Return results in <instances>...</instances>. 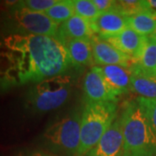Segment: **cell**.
Masks as SVG:
<instances>
[{
	"mask_svg": "<svg viewBox=\"0 0 156 156\" xmlns=\"http://www.w3.org/2000/svg\"><path fill=\"white\" fill-rule=\"evenodd\" d=\"M72 65L56 37L7 33L0 37V88L37 83L65 73Z\"/></svg>",
	"mask_w": 156,
	"mask_h": 156,
	"instance_id": "1",
	"label": "cell"
},
{
	"mask_svg": "<svg viewBox=\"0 0 156 156\" xmlns=\"http://www.w3.org/2000/svg\"><path fill=\"white\" fill-rule=\"evenodd\" d=\"M122 156H156V134L135 100L124 102L119 116Z\"/></svg>",
	"mask_w": 156,
	"mask_h": 156,
	"instance_id": "2",
	"label": "cell"
},
{
	"mask_svg": "<svg viewBox=\"0 0 156 156\" xmlns=\"http://www.w3.org/2000/svg\"><path fill=\"white\" fill-rule=\"evenodd\" d=\"M118 107L113 101H85L82 111L80 145L76 156H85L100 140L117 118Z\"/></svg>",
	"mask_w": 156,
	"mask_h": 156,
	"instance_id": "3",
	"label": "cell"
},
{
	"mask_svg": "<svg viewBox=\"0 0 156 156\" xmlns=\"http://www.w3.org/2000/svg\"><path fill=\"white\" fill-rule=\"evenodd\" d=\"M73 89L70 75L62 74L33 84L27 91L25 106L33 113H45L58 108L69 99Z\"/></svg>",
	"mask_w": 156,
	"mask_h": 156,
	"instance_id": "4",
	"label": "cell"
},
{
	"mask_svg": "<svg viewBox=\"0 0 156 156\" xmlns=\"http://www.w3.org/2000/svg\"><path fill=\"white\" fill-rule=\"evenodd\" d=\"M82 112L68 115L45 130L43 134L50 147L68 156H76L80 145Z\"/></svg>",
	"mask_w": 156,
	"mask_h": 156,
	"instance_id": "5",
	"label": "cell"
},
{
	"mask_svg": "<svg viewBox=\"0 0 156 156\" xmlns=\"http://www.w3.org/2000/svg\"><path fill=\"white\" fill-rule=\"evenodd\" d=\"M16 4V3H15ZM15 4L8 9L5 26L8 33H20L56 37L59 24L44 13L18 8Z\"/></svg>",
	"mask_w": 156,
	"mask_h": 156,
	"instance_id": "6",
	"label": "cell"
},
{
	"mask_svg": "<svg viewBox=\"0 0 156 156\" xmlns=\"http://www.w3.org/2000/svg\"><path fill=\"white\" fill-rule=\"evenodd\" d=\"M83 92L85 101L117 102L119 99L96 66L91 67L84 77Z\"/></svg>",
	"mask_w": 156,
	"mask_h": 156,
	"instance_id": "7",
	"label": "cell"
},
{
	"mask_svg": "<svg viewBox=\"0 0 156 156\" xmlns=\"http://www.w3.org/2000/svg\"><path fill=\"white\" fill-rule=\"evenodd\" d=\"M90 40L94 62L96 66L122 65L129 67L134 62V60L130 56L117 50L115 46L99 36L95 35Z\"/></svg>",
	"mask_w": 156,
	"mask_h": 156,
	"instance_id": "8",
	"label": "cell"
},
{
	"mask_svg": "<svg viewBox=\"0 0 156 156\" xmlns=\"http://www.w3.org/2000/svg\"><path fill=\"white\" fill-rule=\"evenodd\" d=\"M123 136L119 117L112 123L97 144L85 156H122Z\"/></svg>",
	"mask_w": 156,
	"mask_h": 156,
	"instance_id": "9",
	"label": "cell"
},
{
	"mask_svg": "<svg viewBox=\"0 0 156 156\" xmlns=\"http://www.w3.org/2000/svg\"><path fill=\"white\" fill-rule=\"evenodd\" d=\"M91 24L95 35L106 38L118 35L128 28V17L115 8L101 13L99 17L91 21Z\"/></svg>",
	"mask_w": 156,
	"mask_h": 156,
	"instance_id": "10",
	"label": "cell"
},
{
	"mask_svg": "<svg viewBox=\"0 0 156 156\" xmlns=\"http://www.w3.org/2000/svg\"><path fill=\"white\" fill-rule=\"evenodd\" d=\"M147 38V37L141 36L128 27L118 35L104 39L135 62L139 59L144 49Z\"/></svg>",
	"mask_w": 156,
	"mask_h": 156,
	"instance_id": "11",
	"label": "cell"
},
{
	"mask_svg": "<svg viewBox=\"0 0 156 156\" xmlns=\"http://www.w3.org/2000/svg\"><path fill=\"white\" fill-rule=\"evenodd\" d=\"M95 35L91 21L75 14L66 22L59 25L56 38L65 45L71 40L90 39Z\"/></svg>",
	"mask_w": 156,
	"mask_h": 156,
	"instance_id": "12",
	"label": "cell"
},
{
	"mask_svg": "<svg viewBox=\"0 0 156 156\" xmlns=\"http://www.w3.org/2000/svg\"><path fill=\"white\" fill-rule=\"evenodd\" d=\"M109 87L118 96L130 91L131 69L122 65L96 66Z\"/></svg>",
	"mask_w": 156,
	"mask_h": 156,
	"instance_id": "13",
	"label": "cell"
},
{
	"mask_svg": "<svg viewBox=\"0 0 156 156\" xmlns=\"http://www.w3.org/2000/svg\"><path fill=\"white\" fill-rule=\"evenodd\" d=\"M74 66H92L95 62L90 39H75L64 45Z\"/></svg>",
	"mask_w": 156,
	"mask_h": 156,
	"instance_id": "14",
	"label": "cell"
},
{
	"mask_svg": "<svg viewBox=\"0 0 156 156\" xmlns=\"http://www.w3.org/2000/svg\"><path fill=\"white\" fill-rule=\"evenodd\" d=\"M131 69V83L130 91L146 99H156V77L147 76L141 72L134 64Z\"/></svg>",
	"mask_w": 156,
	"mask_h": 156,
	"instance_id": "15",
	"label": "cell"
},
{
	"mask_svg": "<svg viewBox=\"0 0 156 156\" xmlns=\"http://www.w3.org/2000/svg\"><path fill=\"white\" fill-rule=\"evenodd\" d=\"M128 26L141 36L150 37L156 29V11L147 8L128 17Z\"/></svg>",
	"mask_w": 156,
	"mask_h": 156,
	"instance_id": "16",
	"label": "cell"
},
{
	"mask_svg": "<svg viewBox=\"0 0 156 156\" xmlns=\"http://www.w3.org/2000/svg\"><path fill=\"white\" fill-rule=\"evenodd\" d=\"M134 64L141 72L156 77V39L152 36L147 37L144 49Z\"/></svg>",
	"mask_w": 156,
	"mask_h": 156,
	"instance_id": "17",
	"label": "cell"
},
{
	"mask_svg": "<svg viewBox=\"0 0 156 156\" xmlns=\"http://www.w3.org/2000/svg\"><path fill=\"white\" fill-rule=\"evenodd\" d=\"M44 14L60 25L75 15L73 0H57L56 5L45 11Z\"/></svg>",
	"mask_w": 156,
	"mask_h": 156,
	"instance_id": "18",
	"label": "cell"
},
{
	"mask_svg": "<svg viewBox=\"0 0 156 156\" xmlns=\"http://www.w3.org/2000/svg\"><path fill=\"white\" fill-rule=\"evenodd\" d=\"M75 14L93 21L100 16V12L95 7L92 0H73Z\"/></svg>",
	"mask_w": 156,
	"mask_h": 156,
	"instance_id": "19",
	"label": "cell"
},
{
	"mask_svg": "<svg viewBox=\"0 0 156 156\" xmlns=\"http://www.w3.org/2000/svg\"><path fill=\"white\" fill-rule=\"evenodd\" d=\"M147 8V0H120L115 3V9L128 17Z\"/></svg>",
	"mask_w": 156,
	"mask_h": 156,
	"instance_id": "20",
	"label": "cell"
},
{
	"mask_svg": "<svg viewBox=\"0 0 156 156\" xmlns=\"http://www.w3.org/2000/svg\"><path fill=\"white\" fill-rule=\"evenodd\" d=\"M56 2L57 0H23L17 1L15 6L33 12L44 13L54 5H56Z\"/></svg>",
	"mask_w": 156,
	"mask_h": 156,
	"instance_id": "21",
	"label": "cell"
},
{
	"mask_svg": "<svg viewBox=\"0 0 156 156\" xmlns=\"http://www.w3.org/2000/svg\"><path fill=\"white\" fill-rule=\"evenodd\" d=\"M135 101L156 134V99H146L138 96Z\"/></svg>",
	"mask_w": 156,
	"mask_h": 156,
	"instance_id": "22",
	"label": "cell"
},
{
	"mask_svg": "<svg viewBox=\"0 0 156 156\" xmlns=\"http://www.w3.org/2000/svg\"><path fill=\"white\" fill-rule=\"evenodd\" d=\"M100 13L107 12L115 8L116 1L114 0H92Z\"/></svg>",
	"mask_w": 156,
	"mask_h": 156,
	"instance_id": "23",
	"label": "cell"
},
{
	"mask_svg": "<svg viewBox=\"0 0 156 156\" xmlns=\"http://www.w3.org/2000/svg\"><path fill=\"white\" fill-rule=\"evenodd\" d=\"M28 156H53L50 155L49 154H46V153H44V152H39V151H37V152H32V153H30L28 154Z\"/></svg>",
	"mask_w": 156,
	"mask_h": 156,
	"instance_id": "24",
	"label": "cell"
},
{
	"mask_svg": "<svg viewBox=\"0 0 156 156\" xmlns=\"http://www.w3.org/2000/svg\"><path fill=\"white\" fill-rule=\"evenodd\" d=\"M147 4L150 9L156 11V0H147Z\"/></svg>",
	"mask_w": 156,
	"mask_h": 156,
	"instance_id": "25",
	"label": "cell"
},
{
	"mask_svg": "<svg viewBox=\"0 0 156 156\" xmlns=\"http://www.w3.org/2000/svg\"><path fill=\"white\" fill-rule=\"evenodd\" d=\"M16 156H28V154H25V153H23V152H20V153H18Z\"/></svg>",
	"mask_w": 156,
	"mask_h": 156,
	"instance_id": "26",
	"label": "cell"
},
{
	"mask_svg": "<svg viewBox=\"0 0 156 156\" xmlns=\"http://www.w3.org/2000/svg\"><path fill=\"white\" fill-rule=\"evenodd\" d=\"M152 37H153L154 38L156 39V29H155V30H154V34L152 35Z\"/></svg>",
	"mask_w": 156,
	"mask_h": 156,
	"instance_id": "27",
	"label": "cell"
}]
</instances>
